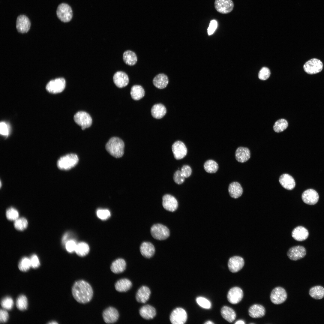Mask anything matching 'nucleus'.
Returning <instances> with one entry per match:
<instances>
[{
  "instance_id": "1",
  "label": "nucleus",
  "mask_w": 324,
  "mask_h": 324,
  "mask_svg": "<svg viewBox=\"0 0 324 324\" xmlns=\"http://www.w3.org/2000/svg\"><path fill=\"white\" fill-rule=\"evenodd\" d=\"M74 298L78 302L85 304L89 302L93 296V290L90 285L83 280L76 281L72 289Z\"/></svg>"
},
{
  "instance_id": "2",
  "label": "nucleus",
  "mask_w": 324,
  "mask_h": 324,
  "mask_svg": "<svg viewBox=\"0 0 324 324\" xmlns=\"http://www.w3.org/2000/svg\"><path fill=\"white\" fill-rule=\"evenodd\" d=\"M124 144L120 138L113 137L109 140L105 146L107 152L112 156L116 158L122 157L124 154Z\"/></svg>"
},
{
  "instance_id": "3",
  "label": "nucleus",
  "mask_w": 324,
  "mask_h": 324,
  "mask_svg": "<svg viewBox=\"0 0 324 324\" xmlns=\"http://www.w3.org/2000/svg\"><path fill=\"white\" fill-rule=\"evenodd\" d=\"M79 161V158L75 154H69L63 156L58 159L57 166L60 170H68L76 166Z\"/></svg>"
},
{
  "instance_id": "4",
  "label": "nucleus",
  "mask_w": 324,
  "mask_h": 324,
  "mask_svg": "<svg viewBox=\"0 0 324 324\" xmlns=\"http://www.w3.org/2000/svg\"><path fill=\"white\" fill-rule=\"evenodd\" d=\"M56 14L59 19L64 22L71 21L73 17V11L71 7L66 3H62L58 6Z\"/></svg>"
},
{
  "instance_id": "5",
  "label": "nucleus",
  "mask_w": 324,
  "mask_h": 324,
  "mask_svg": "<svg viewBox=\"0 0 324 324\" xmlns=\"http://www.w3.org/2000/svg\"><path fill=\"white\" fill-rule=\"evenodd\" d=\"M151 233L155 239L162 240L167 238L170 235V232L166 226L160 224L153 225L151 228Z\"/></svg>"
},
{
  "instance_id": "6",
  "label": "nucleus",
  "mask_w": 324,
  "mask_h": 324,
  "mask_svg": "<svg viewBox=\"0 0 324 324\" xmlns=\"http://www.w3.org/2000/svg\"><path fill=\"white\" fill-rule=\"evenodd\" d=\"M304 71L309 74H314L321 72L323 68V64L320 60L312 58L305 62L303 65Z\"/></svg>"
},
{
  "instance_id": "7",
  "label": "nucleus",
  "mask_w": 324,
  "mask_h": 324,
  "mask_svg": "<svg viewBox=\"0 0 324 324\" xmlns=\"http://www.w3.org/2000/svg\"><path fill=\"white\" fill-rule=\"evenodd\" d=\"M74 119L76 124L81 126L83 130L89 128L92 124V117L89 114L85 111L77 112L74 116Z\"/></svg>"
},
{
  "instance_id": "8",
  "label": "nucleus",
  "mask_w": 324,
  "mask_h": 324,
  "mask_svg": "<svg viewBox=\"0 0 324 324\" xmlns=\"http://www.w3.org/2000/svg\"><path fill=\"white\" fill-rule=\"evenodd\" d=\"M66 81L63 78H59L50 81L47 84L46 88L49 93L57 94L62 92L64 89Z\"/></svg>"
},
{
  "instance_id": "9",
  "label": "nucleus",
  "mask_w": 324,
  "mask_h": 324,
  "mask_svg": "<svg viewBox=\"0 0 324 324\" xmlns=\"http://www.w3.org/2000/svg\"><path fill=\"white\" fill-rule=\"evenodd\" d=\"M187 314L185 310L181 308H176L172 312L170 320L172 324H183L186 321Z\"/></svg>"
},
{
  "instance_id": "10",
  "label": "nucleus",
  "mask_w": 324,
  "mask_h": 324,
  "mask_svg": "<svg viewBox=\"0 0 324 324\" xmlns=\"http://www.w3.org/2000/svg\"><path fill=\"white\" fill-rule=\"evenodd\" d=\"M270 297L271 300L273 303L276 304H280L286 301L287 297V294L284 288L278 286L272 290Z\"/></svg>"
},
{
  "instance_id": "11",
  "label": "nucleus",
  "mask_w": 324,
  "mask_h": 324,
  "mask_svg": "<svg viewBox=\"0 0 324 324\" xmlns=\"http://www.w3.org/2000/svg\"><path fill=\"white\" fill-rule=\"evenodd\" d=\"M214 6L218 12L225 14L229 13L232 11L234 7V3L232 0H215Z\"/></svg>"
},
{
  "instance_id": "12",
  "label": "nucleus",
  "mask_w": 324,
  "mask_h": 324,
  "mask_svg": "<svg viewBox=\"0 0 324 324\" xmlns=\"http://www.w3.org/2000/svg\"><path fill=\"white\" fill-rule=\"evenodd\" d=\"M172 149L174 156L176 160L183 158L187 154V148L181 141L178 140L175 142L172 146Z\"/></svg>"
},
{
  "instance_id": "13",
  "label": "nucleus",
  "mask_w": 324,
  "mask_h": 324,
  "mask_svg": "<svg viewBox=\"0 0 324 324\" xmlns=\"http://www.w3.org/2000/svg\"><path fill=\"white\" fill-rule=\"evenodd\" d=\"M31 27V22L27 16L25 15L18 16L16 21V27L18 32L20 33L27 32Z\"/></svg>"
},
{
  "instance_id": "14",
  "label": "nucleus",
  "mask_w": 324,
  "mask_h": 324,
  "mask_svg": "<svg viewBox=\"0 0 324 324\" xmlns=\"http://www.w3.org/2000/svg\"><path fill=\"white\" fill-rule=\"evenodd\" d=\"M305 248L301 246H295L290 248L287 253V256L291 260L296 261L303 258L306 255Z\"/></svg>"
},
{
  "instance_id": "15",
  "label": "nucleus",
  "mask_w": 324,
  "mask_h": 324,
  "mask_svg": "<svg viewBox=\"0 0 324 324\" xmlns=\"http://www.w3.org/2000/svg\"><path fill=\"white\" fill-rule=\"evenodd\" d=\"M243 292L242 289L238 287H234L229 291L227 295L228 301L233 304H237L242 300Z\"/></svg>"
},
{
  "instance_id": "16",
  "label": "nucleus",
  "mask_w": 324,
  "mask_h": 324,
  "mask_svg": "<svg viewBox=\"0 0 324 324\" xmlns=\"http://www.w3.org/2000/svg\"><path fill=\"white\" fill-rule=\"evenodd\" d=\"M162 204L165 209L171 212L175 211L178 206V202L176 199L169 194H165L163 196Z\"/></svg>"
},
{
  "instance_id": "17",
  "label": "nucleus",
  "mask_w": 324,
  "mask_h": 324,
  "mask_svg": "<svg viewBox=\"0 0 324 324\" xmlns=\"http://www.w3.org/2000/svg\"><path fill=\"white\" fill-rule=\"evenodd\" d=\"M243 259L239 256H235L229 260L228 267L229 270L232 273L237 272L241 270L244 265Z\"/></svg>"
},
{
  "instance_id": "18",
  "label": "nucleus",
  "mask_w": 324,
  "mask_h": 324,
  "mask_svg": "<svg viewBox=\"0 0 324 324\" xmlns=\"http://www.w3.org/2000/svg\"><path fill=\"white\" fill-rule=\"evenodd\" d=\"M303 201L310 205H314L318 202L319 196L318 193L313 189H308L303 192L302 196Z\"/></svg>"
},
{
  "instance_id": "19",
  "label": "nucleus",
  "mask_w": 324,
  "mask_h": 324,
  "mask_svg": "<svg viewBox=\"0 0 324 324\" xmlns=\"http://www.w3.org/2000/svg\"><path fill=\"white\" fill-rule=\"evenodd\" d=\"M102 316L104 321L107 323H112L116 322L119 317V313L116 309L109 307L105 310Z\"/></svg>"
},
{
  "instance_id": "20",
  "label": "nucleus",
  "mask_w": 324,
  "mask_h": 324,
  "mask_svg": "<svg viewBox=\"0 0 324 324\" xmlns=\"http://www.w3.org/2000/svg\"><path fill=\"white\" fill-rule=\"evenodd\" d=\"M113 81L116 86L119 88L126 86L129 82V78L128 75L124 72L118 71L113 76Z\"/></svg>"
},
{
  "instance_id": "21",
  "label": "nucleus",
  "mask_w": 324,
  "mask_h": 324,
  "mask_svg": "<svg viewBox=\"0 0 324 324\" xmlns=\"http://www.w3.org/2000/svg\"><path fill=\"white\" fill-rule=\"evenodd\" d=\"M309 236V232L305 227L301 226H297L295 228L292 232V236L295 240L298 241H302L307 238Z\"/></svg>"
},
{
  "instance_id": "22",
  "label": "nucleus",
  "mask_w": 324,
  "mask_h": 324,
  "mask_svg": "<svg viewBox=\"0 0 324 324\" xmlns=\"http://www.w3.org/2000/svg\"><path fill=\"white\" fill-rule=\"evenodd\" d=\"M250 153L249 149L246 147H239L236 150L235 157L236 160L240 163H244L250 158Z\"/></svg>"
},
{
  "instance_id": "23",
  "label": "nucleus",
  "mask_w": 324,
  "mask_h": 324,
  "mask_svg": "<svg viewBox=\"0 0 324 324\" xmlns=\"http://www.w3.org/2000/svg\"><path fill=\"white\" fill-rule=\"evenodd\" d=\"M279 182L283 188L288 190H292L296 185L294 179L288 174H284L281 175L279 178Z\"/></svg>"
},
{
  "instance_id": "24",
  "label": "nucleus",
  "mask_w": 324,
  "mask_h": 324,
  "mask_svg": "<svg viewBox=\"0 0 324 324\" xmlns=\"http://www.w3.org/2000/svg\"><path fill=\"white\" fill-rule=\"evenodd\" d=\"M265 308L262 305L255 304L251 306L248 310L249 315L253 318H259L264 316L265 314Z\"/></svg>"
},
{
  "instance_id": "25",
  "label": "nucleus",
  "mask_w": 324,
  "mask_h": 324,
  "mask_svg": "<svg viewBox=\"0 0 324 324\" xmlns=\"http://www.w3.org/2000/svg\"><path fill=\"white\" fill-rule=\"evenodd\" d=\"M151 294V291L148 287L146 286H141L137 291L136 298L139 302L144 303L149 299Z\"/></svg>"
},
{
  "instance_id": "26",
  "label": "nucleus",
  "mask_w": 324,
  "mask_h": 324,
  "mask_svg": "<svg viewBox=\"0 0 324 324\" xmlns=\"http://www.w3.org/2000/svg\"><path fill=\"white\" fill-rule=\"evenodd\" d=\"M140 250L141 254L144 257L149 258L153 256L155 249L152 243L148 242H144L142 243L140 246Z\"/></svg>"
},
{
  "instance_id": "27",
  "label": "nucleus",
  "mask_w": 324,
  "mask_h": 324,
  "mask_svg": "<svg viewBox=\"0 0 324 324\" xmlns=\"http://www.w3.org/2000/svg\"><path fill=\"white\" fill-rule=\"evenodd\" d=\"M154 85L157 88L162 89L165 88L167 86L169 82V79L166 75L163 73H160L156 75L152 81Z\"/></svg>"
},
{
  "instance_id": "28",
  "label": "nucleus",
  "mask_w": 324,
  "mask_h": 324,
  "mask_svg": "<svg viewBox=\"0 0 324 324\" xmlns=\"http://www.w3.org/2000/svg\"><path fill=\"white\" fill-rule=\"evenodd\" d=\"M139 313L140 316L146 320L153 318L156 314L155 308L148 304L142 306L140 310Z\"/></svg>"
},
{
  "instance_id": "29",
  "label": "nucleus",
  "mask_w": 324,
  "mask_h": 324,
  "mask_svg": "<svg viewBox=\"0 0 324 324\" xmlns=\"http://www.w3.org/2000/svg\"><path fill=\"white\" fill-rule=\"evenodd\" d=\"M243 191L241 185L238 182H232L229 186V193L232 198L236 199L242 195Z\"/></svg>"
},
{
  "instance_id": "30",
  "label": "nucleus",
  "mask_w": 324,
  "mask_h": 324,
  "mask_svg": "<svg viewBox=\"0 0 324 324\" xmlns=\"http://www.w3.org/2000/svg\"><path fill=\"white\" fill-rule=\"evenodd\" d=\"M166 112V107L161 104H157L154 105L151 110V113L152 116L154 118L158 119L162 118Z\"/></svg>"
},
{
  "instance_id": "31",
  "label": "nucleus",
  "mask_w": 324,
  "mask_h": 324,
  "mask_svg": "<svg viewBox=\"0 0 324 324\" xmlns=\"http://www.w3.org/2000/svg\"><path fill=\"white\" fill-rule=\"evenodd\" d=\"M126 266L125 261L122 258H119L113 261L111 264L110 269L115 274H119L123 272Z\"/></svg>"
},
{
  "instance_id": "32",
  "label": "nucleus",
  "mask_w": 324,
  "mask_h": 324,
  "mask_svg": "<svg viewBox=\"0 0 324 324\" xmlns=\"http://www.w3.org/2000/svg\"><path fill=\"white\" fill-rule=\"evenodd\" d=\"M132 284L131 281L126 278L121 279L117 281L115 284L116 290L120 292H125L131 288Z\"/></svg>"
},
{
  "instance_id": "33",
  "label": "nucleus",
  "mask_w": 324,
  "mask_h": 324,
  "mask_svg": "<svg viewBox=\"0 0 324 324\" xmlns=\"http://www.w3.org/2000/svg\"><path fill=\"white\" fill-rule=\"evenodd\" d=\"M221 314L223 317L230 322H232L235 319L236 314L234 310L232 308L224 306L221 308Z\"/></svg>"
},
{
  "instance_id": "34",
  "label": "nucleus",
  "mask_w": 324,
  "mask_h": 324,
  "mask_svg": "<svg viewBox=\"0 0 324 324\" xmlns=\"http://www.w3.org/2000/svg\"><path fill=\"white\" fill-rule=\"evenodd\" d=\"M130 94L133 100H139L144 96L145 91L141 86L134 85L131 88Z\"/></svg>"
},
{
  "instance_id": "35",
  "label": "nucleus",
  "mask_w": 324,
  "mask_h": 324,
  "mask_svg": "<svg viewBox=\"0 0 324 324\" xmlns=\"http://www.w3.org/2000/svg\"><path fill=\"white\" fill-rule=\"evenodd\" d=\"M123 59L126 64L130 66H133L136 63L137 58L136 54L134 52L128 50L124 52Z\"/></svg>"
},
{
  "instance_id": "36",
  "label": "nucleus",
  "mask_w": 324,
  "mask_h": 324,
  "mask_svg": "<svg viewBox=\"0 0 324 324\" xmlns=\"http://www.w3.org/2000/svg\"><path fill=\"white\" fill-rule=\"evenodd\" d=\"M309 294L313 298L320 299L324 297V288L320 286H316L311 288Z\"/></svg>"
},
{
  "instance_id": "37",
  "label": "nucleus",
  "mask_w": 324,
  "mask_h": 324,
  "mask_svg": "<svg viewBox=\"0 0 324 324\" xmlns=\"http://www.w3.org/2000/svg\"><path fill=\"white\" fill-rule=\"evenodd\" d=\"M204 168L205 170L210 173H215L218 171L219 166L217 163L212 160H208L206 161L204 164Z\"/></svg>"
},
{
  "instance_id": "38",
  "label": "nucleus",
  "mask_w": 324,
  "mask_h": 324,
  "mask_svg": "<svg viewBox=\"0 0 324 324\" xmlns=\"http://www.w3.org/2000/svg\"><path fill=\"white\" fill-rule=\"evenodd\" d=\"M89 250V247L86 243L80 242L77 244L75 251L79 256H83L88 254Z\"/></svg>"
},
{
  "instance_id": "39",
  "label": "nucleus",
  "mask_w": 324,
  "mask_h": 324,
  "mask_svg": "<svg viewBox=\"0 0 324 324\" xmlns=\"http://www.w3.org/2000/svg\"><path fill=\"white\" fill-rule=\"evenodd\" d=\"M288 126L287 121L285 119L281 118L275 122L273 128L275 132L279 133L284 131L287 128Z\"/></svg>"
},
{
  "instance_id": "40",
  "label": "nucleus",
  "mask_w": 324,
  "mask_h": 324,
  "mask_svg": "<svg viewBox=\"0 0 324 324\" xmlns=\"http://www.w3.org/2000/svg\"><path fill=\"white\" fill-rule=\"evenodd\" d=\"M16 305L17 308L21 310H26L28 307V300L26 297L24 295H21L17 298Z\"/></svg>"
},
{
  "instance_id": "41",
  "label": "nucleus",
  "mask_w": 324,
  "mask_h": 324,
  "mask_svg": "<svg viewBox=\"0 0 324 324\" xmlns=\"http://www.w3.org/2000/svg\"><path fill=\"white\" fill-rule=\"evenodd\" d=\"M28 222L26 219L21 217L18 218L15 220L14 226L15 228L19 231H22L27 227Z\"/></svg>"
},
{
  "instance_id": "42",
  "label": "nucleus",
  "mask_w": 324,
  "mask_h": 324,
  "mask_svg": "<svg viewBox=\"0 0 324 324\" xmlns=\"http://www.w3.org/2000/svg\"><path fill=\"white\" fill-rule=\"evenodd\" d=\"M31 267L30 259L26 257H23L18 264L19 269L22 272H26Z\"/></svg>"
},
{
  "instance_id": "43",
  "label": "nucleus",
  "mask_w": 324,
  "mask_h": 324,
  "mask_svg": "<svg viewBox=\"0 0 324 324\" xmlns=\"http://www.w3.org/2000/svg\"><path fill=\"white\" fill-rule=\"evenodd\" d=\"M6 217L10 220H15L18 218L19 214L15 208L11 207L8 208L6 212Z\"/></svg>"
},
{
  "instance_id": "44",
  "label": "nucleus",
  "mask_w": 324,
  "mask_h": 324,
  "mask_svg": "<svg viewBox=\"0 0 324 324\" xmlns=\"http://www.w3.org/2000/svg\"><path fill=\"white\" fill-rule=\"evenodd\" d=\"M1 304L2 307L4 309L10 310L13 307L14 302L11 298L7 296L2 300Z\"/></svg>"
},
{
  "instance_id": "45",
  "label": "nucleus",
  "mask_w": 324,
  "mask_h": 324,
  "mask_svg": "<svg viewBox=\"0 0 324 324\" xmlns=\"http://www.w3.org/2000/svg\"><path fill=\"white\" fill-rule=\"evenodd\" d=\"M173 179L175 182L178 184H180L184 182L185 177L182 173L181 171L178 170L175 172L174 174Z\"/></svg>"
},
{
  "instance_id": "46",
  "label": "nucleus",
  "mask_w": 324,
  "mask_h": 324,
  "mask_svg": "<svg viewBox=\"0 0 324 324\" xmlns=\"http://www.w3.org/2000/svg\"><path fill=\"white\" fill-rule=\"evenodd\" d=\"M198 304L202 307L206 309H209L211 308V304L209 301L207 299L202 297H199L196 299Z\"/></svg>"
},
{
  "instance_id": "47",
  "label": "nucleus",
  "mask_w": 324,
  "mask_h": 324,
  "mask_svg": "<svg viewBox=\"0 0 324 324\" xmlns=\"http://www.w3.org/2000/svg\"><path fill=\"white\" fill-rule=\"evenodd\" d=\"M97 215L98 218L102 220L108 219L110 216L109 210L106 209H100L97 211Z\"/></svg>"
},
{
  "instance_id": "48",
  "label": "nucleus",
  "mask_w": 324,
  "mask_h": 324,
  "mask_svg": "<svg viewBox=\"0 0 324 324\" xmlns=\"http://www.w3.org/2000/svg\"><path fill=\"white\" fill-rule=\"evenodd\" d=\"M270 75V72L269 69L264 67L262 68L259 71L258 77L261 80H265L269 77Z\"/></svg>"
},
{
  "instance_id": "49",
  "label": "nucleus",
  "mask_w": 324,
  "mask_h": 324,
  "mask_svg": "<svg viewBox=\"0 0 324 324\" xmlns=\"http://www.w3.org/2000/svg\"><path fill=\"white\" fill-rule=\"evenodd\" d=\"M76 245L77 244L74 240L70 239L65 244V248L68 252L72 253L75 251Z\"/></svg>"
},
{
  "instance_id": "50",
  "label": "nucleus",
  "mask_w": 324,
  "mask_h": 324,
  "mask_svg": "<svg viewBox=\"0 0 324 324\" xmlns=\"http://www.w3.org/2000/svg\"><path fill=\"white\" fill-rule=\"evenodd\" d=\"M30 260L32 267L35 268L39 267L40 263L39 258L35 254L32 255Z\"/></svg>"
},
{
  "instance_id": "51",
  "label": "nucleus",
  "mask_w": 324,
  "mask_h": 324,
  "mask_svg": "<svg viewBox=\"0 0 324 324\" xmlns=\"http://www.w3.org/2000/svg\"><path fill=\"white\" fill-rule=\"evenodd\" d=\"M181 172L185 178L189 177L192 173V169L188 165H183L181 169Z\"/></svg>"
},
{
  "instance_id": "52",
  "label": "nucleus",
  "mask_w": 324,
  "mask_h": 324,
  "mask_svg": "<svg viewBox=\"0 0 324 324\" xmlns=\"http://www.w3.org/2000/svg\"><path fill=\"white\" fill-rule=\"evenodd\" d=\"M217 22L216 20H213L211 21L207 29L208 35H211L214 32L217 28Z\"/></svg>"
},
{
  "instance_id": "53",
  "label": "nucleus",
  "mask_w": 324,
  "mask_h": 324,
  "mask_svg": "<svg viewBox=\"0 0 324 324\" xmlns=\"http://www.w3.org/2000/svg\"><path fill=\"white\" fill-rule=\"evenodd\" d=\"M9 318L8 312L5 310L1 309L0 311V322L1 323L6 322Z\"/></svg>"
},
{
  "instance_id": "54",
  "label": "nucleus",
  "mask_w": 324,
  "mask_h": 324,
  "mask_svg": "<svg viewBox=\"0 0 324 324\" xmlns=\"http://www.w3.org/2000/svg\"><path fill=\"white\" fill-rule=\"evenodd\" d=\"M0 133L1 135L8 136V129L7 124L4 122H1L0 125Z\"/></svg>"
},
{
  "instance_id": "55",
  "label": "nucleus",
  "mask_w": 324,
  "mask_h": 324,
  "mask_svg": "<svg viewBox=\"0 0 324 324\" xmlns=\"http://www.w3.org/2000/svg\"><path fill=\"white\" fill-rule=\"evenodd\" d=\"M69 234L67 232L64 234L63 237L62 241V242L65 244L68 241V238L69 237Z\"/></svg>"
},
{
  "instance_id": "56",
  "label": "nucleus",
  "mask_w": 324,
  "mask_h": 324,
  "mask_svg": "<svg viewBox=\"0 0 324 324\" xmlns=\"http://www.w3.org/2000/svg\"><path fill=\"white\" fill-rule=\"evenodd\" d=\"M245 322L241 320H239L236 323H235V324H245Z\"/></svg>"
},
{
  "instance_id": "57",
  "label": "nucleus",
  "mask_w": 324,
  "mask_h": 324,
  "mask_svg": "<svg viewBox=\"0 0 324 324\" xmlns=\"http://www.w3.org/2000/svg\"><path fill=\"white\" fill-rule=\"evenodd\" d=\"M204 324H214V323H213V322H212V321H207L205 323H204Z\"/></svg>"
},
{
  "instance_id": "58",
  "label": "nucleus",
  "mask_w": 324,
  "mask_h": 324,
  "mask_svg": "<svg viewBox=\"0 0 324 324\" xmlns=\"http://www.w3.org/2000/svg\"><path fill=\"white\" fill-rule=\"evenodd\" d=\"M49 324H56L58 323L57 322L55 321H52L51 322L49 323Z\"/></svg>"
}]
</instances>
